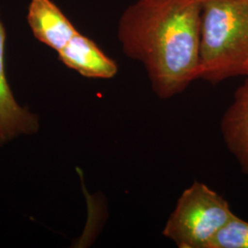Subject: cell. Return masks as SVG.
I'll return each instance as SVG.
<instances>
[{"label": "cell", "mask_w": 248, "mask_h": 248, "mask_svg": "<svg viewBox=\"0 0 248 248\" xmlns=\"http://www.w3.org/2000/svg\"><path fill=\"white\" fill-rule=\"evenodd\" d=\"M222 137L241 170L248 176V80L236 89L233 100L222 116Z\"/></svg>", "instance_id": "obj_6"}, {"label": "cell", "mask_w": 248, "mask_h": 248, "mask_svg": "<svg viewBox=\"0 0 248 248\" xmlns=\"http://www.w3.org/2000/svg\"><path fill=\"white\" fill-rule=\"evenodd\" d=\"M202 4L136 0L119 20L124 53L142 63L158 98H173L200 78Z\"/></svg>", "instance_id": "obj_1"}, {"label": "cell", "mask_w": 248, "mask_h": 248, "mask_svg": "<svg viewBox=\"0 0 248 248\" xmlns=\"http://www.w3.org/2000/svg\"><path fill=\"white\" fill-rule=\"evenodd\" d=\"M245 76H246V77H247V78H248V67H247V70H246V75H245Z\"/></svg>", "instance_id": "obj_9"}, {"label": "cell", "mask_w": 248, "mask_h": 248, "mask_svg": "<svg viewBox=\"0 0 248 248\" xmlns=\"http://www.w3.org/2000/svg\"><path fill=\"white\" fill-rule=\"evenodd\" d=\"M6 32L0 20V142L20 133H31L37 129L35 116L18 106L9 89L4 70V47Z\"/></svg>", "instance_id": "obj_7"}, {"label": "cell", "mask_w": 248, "mask_h": 248, "mask_svg": "<svg viewBox=\"0 0 248 248\" xmlns=\"http://www.w3.org/2000/svg\"><path fill=\"white\" fill-rule=\"evenodd\" d=\"M211 248H248V222L234 215L217 233Z\"/></svg>", "instance_id": "obj_8"}, {"label": "cell", "mask_w": 248, "mask_h": 248, "mask_svg": "<svg viewBox=\"0 0 248 248\" xmlns=\"http://www.w3.org/2000/svg\"><path fill=\"white\" fill-rule=\"evenodd\" d=\"M248 65V0H203L199 78L217 84Z\"/></svg>", "instance_id": "obj_2"}, {"label": "cell", "mask_w": 248, "mask_h": 248, "mask_svg": "<svg viewBox=\"0 0 248 248\" xmlns=\"http://www.w3.org/2000/svg\"><path fill=\"white\" fill-rule=\"evenodd\" d=\"M28 22L35 38L57 53L78 32L71 21L51 0H31Z\"/></svg>", "instance_id": "obj_4"}, {"label": "cell", "mask_w": 248, "mask_h": 248, "mask_svg": "<svg viewBox=\"0 0 248 248\" xmlns=\"http://www.w3.org/2000/svg\"><path fill=\"white\" fill-rule=\"evenodd\" d=\"M235 214L228 202L195 181L177 200L163 235L179 248H211L213 239Z\"/></svg>", "instance_id": "obj_3"}, {"label": "cell", "mask_w": 248, "mask_h": 248, "mask_svg": "<svg viewBox=\"0 0 248 248\" xmlns=\"http://www.w3.org/2000/svg\"><path fill=\"white\" fill-rule=\"evenodd\" d=\"M58 55L67 67L87 78L108 79L118 72L116 62L107 56L92 40L78 31L58 52Z\"/></svg>", "instance_id": "obj_5"}]
</instances>
